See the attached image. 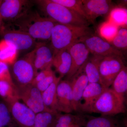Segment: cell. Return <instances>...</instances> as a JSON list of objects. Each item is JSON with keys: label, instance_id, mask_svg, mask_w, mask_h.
I'll list each match as a JSON object with an SVG mask.
<instances>
[{"label": "cell", "instance_id": "obj_31", "mask_svg": "<svg viewBox=\"0 0 127 127\" xmlns=\"http://www.w3.org/2000/svg\"><path fill=\"white\" fill-rule=\"evenodd\" d=\"M0 120L4 127L17 126L13 120L7 104L0 101Z\"/></svg>", "mask_w": 127, "mask_h": 127}, {"label": "cell", "instance_id": "obj_3", "mask_svg": "<svg viewBox=\"0 0 127 127\" xmlns=\"http://www.w3.org/2000/svg\"><path fill=\"white\" fill-rule=\"evenodd\" d=\"M41 9L49 18L63 25L88 27L89 22L77 13L52 0H36Z\"/></svg>", "mask_w": 127, "mask_h": 127}, {"label": "cell", "instance_id": "obj_23", "mask_svg": "<svg viewBox=\"0 0 127 127\" xmlns=\"http://www.w3.org/2000/svg\"><path fill=\"white\" fill-rule=\"evenodd\" d=\"M84 127H121L120 123L112 116L98 117L88 116Z\"/></svg>", "mask_w": 127, "mask_h": 127}, {"label": "cell", "instance_id": "obj_36", "mask_svg": "<svg viewBox=\"0 0 127 127\" xmlns=\"http://www.w3.org/2000/svg\"><path fill=\"white\" fill-rule=\"evenodd\" d=\"M0 127H4L0 120Z\"/></svg>", "mask_w": 127, "mask_h": 127}, {"label": "cell", "instance_id": "obj_38", "mask_svg": "<svg viewBox=\"0 0 127 127\" xmlns=\"http://www.w3.org/2000/svg\"><path fill=\"white\" fill-rule=\"evenodd\" d=\"M1 19H0V21H1Z\"/></svg>", "mask_w": 127, "mask_h": 127}, {"label": "cell", "instance_id": "obj_28", "mask_svg": "<svg viewBox=\"0 0 127 127\" xmlns=\"http://www.w3.org/2000/svg\"><path fill=\"white\" fill-rule=\"evenodd\" d=\"M109 21L117 26L127 25V10L119 7L111 11Z\"/></svg>", "mask_w": 127, "mask_h": 127}, {"label": "cell", "instance_id": "obj_35", "mask_svg": "<svg viewBox=\"0 0 127 127\" xmlns=\"http://www.w3.org/2000/svg\"><path fill=\"white\" fill-rule=\"evenodd\" d=\"M55 127H84L83 126L80 125H65L64 124H60L56 123Z\"/></svg>", "mask_w": 127, "mask_h": 127}, {"label": "cell", "instance_id": "obj_25", "mask_svg": "<svg viewBox=\"0 0 127 127\" xmlns=\"http://www.w3.org/2000/svg\"><path fill=\"white\" fill-rule=\"evenodd\" d=\"M0 96L5 103L19 100L15 85L5 81H0Z\"/></svg>", "mask_w": 127, "mask_h": 127}, {"label": "cell", "instance_id": "obj_21", "mask_svg": "<svg viewBox=\"0 0 127 127\" xmlns=\"http://www.w3.org/2000/svg\"><path fill=\"white\" fill-rule=\"evenodd\" d=\"M18 50L15 46L2 39L0 41V60L7 65H11L16 61Z\"/></svg>", "mask_w": 127, "mask_h": 127}, {"label": "cell", "instance_id": "obj_7", "mask_svg": "<svg viewBox=\"0 0 127 127\" xmlns=\"http://www.w3.org/2000/svg\"><path fill=\"white\" fill-rule=\"evenodd\" d=\"M124 66L122 57L110 56L103 57L99 67L100 83L105 88H109Z\"/></svg>", "mask_w": 127, "mask_h": 127}, {"label": "cell", "instance_id": "obj_32", "mask_svg": "<svg viewBox=\"0 0 127 127\" xmlns=\"http://www.w3.org/2000/svg\"><path fill=\"white\" fill-rule=\"evenodd\" d=\"M0 81H5L15 85L8 65L0 60Z\"/></svg>", "mask_w": 127, "mask_h": 127}, {"label": "cell", "instance_id": "obj_2", "mask_svg": "<svg viewBox=\"0 0 127 127\" xmlns=\"http://www.w3.org/2000/svg\"><path fill=\"white\" fill-rule=\"evenodd\" d=\"M90 34V30L88 27L76 26L58 23L52 32L51 46L55 55L60 51L67 50L82 37Z\"/></svg>", "mask_w": 127, "mask_h": 127}, {"label": "cell", "instance_id": "obj_14", "mask_svg": "<svg viewBox=\"0 0 127 127\" xmlns=\"http://www.w3.org/2000/svg\"><path fill=\"white\" fill-rule=\"evenodd\" d=\"M57 111L59 113H71L73 111L72 91L68 80H61L57 88Z\"/></svg>", "mask_w": 127, "mask_h": 127}, {"label": "cell", "instance_id": "obj_1", "mask_svg": "<svg viewBox=\"0 0 127 127\" xmlns=\"http://www.w3.org/2000/svg\"><path fill=\"white\" fill-rule=\"evenodd\" d=\"M57 23L51 18L42 17L37 12L30 10L9 24L26 32L36 40H50L53 29Z\"/></svg>", "mask_w": 127, "mask_h": 127}, {"label": "cell", "instance_id": "obj_17", "mask_svg": "<svg viewBox=\"0 0 127 127\" xmlns=\"http://www.w3.org/2000/svg\"><path fill=\"white\" fill-rule=\"evenodd\" d=\"M83 67L84 65L68 80L70 83L72 91L73 110L76 112H78L79 101L89 83L88 79L84 72Z\"/></svg>", "mask_w": 127, "mask_h": 127}, {"label": "cell", "instance_id": "obj_6", "mask_svg": "<svg viewBox=\"0 0 127 127\" xmlns=\"http://www.w3.org/2000/svg\"><path fill=\"white\" fill-rule=\"evenodd\" d=\"M7 24L1 29L3 39L15 46L18 51L34 50L38 43L35 39L13 25Z\"/></svg>", "mask_w": 127, "mask_h": 127}, {"label": "cell", "instance_id": "obj_11", "mask_svg": "<svg viewBox=\"0 0 127 127\" xmlns=\"http://www.w3.org/2000/svg\"><path fill=\"white\" fill-rule=\"evenodd\" d=\"M13 120L18 127H34L36 114L17 100L7 104Z\"/></svg>", "mask_w": 127, "mask_h": 127}, {"label": "cell", "instance_id": "obj_9", "mask_svg": "<svg viewBox=\"0 0 127 127\" xmlns=\"http://www.w3.org/2000/svg\"><path fill=\"white\" fill-rule=\"evenodd\" d=\"M19 100L35 114L45 111H50L46 108L43 103L42 93L35 86L32 84L25 86H16Z\"/></svg>", "mask_w": 127, "mask_h": 127}, {"label": "cell", "instance_id": "obj_15", "mask_svg": "<svg viewBox=\"0 0 127 127\" xmlns=\"http://www.w3.org/2000/svg\"><path fill=\"white\" fill-rule=\"evenodd\" d=\"M106 89L99 83H89L79 101L78 112L90 113L93 105Z\"/></svg>", "mask_w": 127, "mask_h": 127}, {"label": "cell", "instance_id": "obj_20", "mask_svg": "<svg viewBox=\"0 0 127 127\" xmlns=\"http://www.w3.org/2000/svg\"><path fill=\"white\" fill-rule=\"evenodd\" d=\"M62 78L61 77H57L49 87L42 93L43 103L46 108L55 112L59 113L57 111V88Z\"/></svg>", "mask_w": 127, "mask_h": 127}, {"label": "cell", "instance_id": "obj_18", "mask_svg": "<svg viewBox=\"0 0 127 127\" xmlns=\"http://www.w3.org/2000/svg\"><path fill=\"white\" fill-rule=\"evenodd\" d=\"M71 65V58L68 50L60 51L55 54L52 66L62 78L69 72Z\"/></svg>", "mask_w": 127, "mask_h": 127}, {"label": "cell", "instance_id": "obj_24", "mask_svg": "<svg viewBox=\"0 0 127 127\" xmlns=\"http://www.w3.org/2000/svg\"><path fill=\"white\" fill-rule=\"evenodd\" d=\"M59 113L47 110L36 114L34 127H55Z\"/></svg>", "mask_w": 127, "mask_h": 127}, {"label": "cell", "instance_id": "obj_30", "mask_svg": "<svg viewBox=\"0 0 127 127\" xmlns=\"http://www.w3.org/2000/svg\"><path fill=\"white\" fill-rule=\"evenodd\" d=\"M118 26L108 21L103 23L100 28V34L107 41L111 42L118 31Z\"/></svg>", "mask_w": 127, "mask_h": 127}, {"label": "cell", "instance_id": "obj_33", "mask_svg": "<svg viewBox=\"0 0 127 127\" xmlns=\"http://www.w3.org/2000/svg\"><path fill=\"white\" fill-rule=\"evenodd\" d=\"M57 77L54 72L34 86H35L41 92H43L49 87Z\"/></svg>", "mask_w": 127, "mask_h": 127}, {"label": "cell", "instance_id": "obj_34", "mask_svg": "<svg viewBox=\"0 0 127 127\" xmlns=\"http://www.w3.org/2000/svg\"><path fill=\"white\" fill-rule=\"evenodd\" d=\"M54 72L52 70V68H48L46 70L39 72L36 76L34 77L31 84L35 85L38 82L43 80L48 76L53 73Z\"/></svg>", "mask_w": 127, "mask_h": 127}, {"label": "cell", "instance_id": "obj_12", "mask_svg": "<svg viewBox=\"0 0 127 127\" xmlns=\"http://www.w3.org/2000/svg\"><path fill=\"white\" fill-rule=\"evenodd\" d=\"M67 50L71 58L70 68L66 76V80H69L86 63L90 53L85 44L81 42L73 44Z\"/></svg>", "mask_w": 127, "mask_h": 127}, {"label": "cell", "instance_id": "obj_19", "mask_svg": "<svg viewBox=\"0 0 127 127\" xmlns=\"http://www.w3.org/2000/svg\"><path fill=\"white\" fill-rule=\"evenodd\" d=\"M104 57L93 55L89 58L84 65L83 69L88 79L89 83H100L99 67L101 61Z\"/></svg>", "mask_w": 127, "mask_h": 127}, {"label": "cell", "instance_id": "obj_29", "mask_svg": "<svg viewBox=\"0 0 127 127\" xmlns=\"http://www.w3.org/2000/svg\"><path fill=\"white\" fill-rule=\"evenodd\" d=\"M111 44L119 51L127 50V30L122 28L118 31L116 35L111 42Z\"/></svg>", "mask_w": 127, "mask_h": 127}, {"label": "cell", "instance_id": "obj_27", "mask_svg": "<svg viewBox=\"0 0 127 127\" xmlns=\"http://www.w3.org/2000/svg\"><path fill=\"white\" fill-rule=\"evenodd\" d=\"M57 3L60 4L70 9L77 13L84 19L88 20V17L85 12L82 0H52Z\"/></svg>", "mask_w": 127, "mask_h": 127}, {"label": "cell", "instance_id": "obj_37", "mask_svg": "<svg viewBox=\"0 0 127 127\" xmlns=\"http://www.w3.org/2000/svg\"><path fill=\"white\" fill-rule=\"evenodd\" d=\"M18 127V126H16V127Z\"/></svg>", "mask_w": 127, "mask_h": 127}, {"label": "cell", "instance_id": "obj_13", "mask_svg": "<svg viewBox=\"0 0 127 127\" xmlns=\"http://www.w3.org/2000/svg\"><path fill=\"white\" fill-rule=\"evenodd\" d=\"M34 64L37 72L52 68L55 53L51 44L38 42L34 49Z\"/></svg>", "mask_w": 127, "mask_h": 127}, {"label": "cell", "instance_id": "obj_5", "mask_svg": "<svg viewBox=\"0 0 127 127\" xmlns=\"http://www.w3.org/2000/svg\"><path fill=\"white\" fill-rule=\"evenodd\" d=\"M34 50L22 58L16 60L11 65L10 72L15 86H25L31 84L37 72L34 64Z\"/></svg>", "mask_w": 127, "mask_h": 127}, {"label": "cell", "instance_id": "obj_16", "mask_svg": "<svg viewBox=\"0 0 127 127\" xmlns=\"http://www.w3.org/2000/svg\"><path fill=\"white\" fill-rule=\"evenodd\" d=\"M89 22H93L97 17L108 13L113 4L109 0H82Z\"/></svg>", "mask_w": 127, "mask_h": 127}, {"label": "cell", "instance_id": "obj_10", "mask_svg": "<svg viewBox=\"0 0 127 127\" xmlns=\"http://www.w3.org/2000/svg\"><path fill=\"white\" fill-rule=\"evenodd\" d=\"M78 42L84 43L93 55L102 57L118 56L123 57L122 52L100 37L90 34L82 37Z\"/></svg>", "mask_w": 127, "mask_h": 127}, {"label": "cell", "instance_id": "obj_8", "mask_svg": "<svg viewBox=\"0 0 127 127\" xmlns=\"http://www.w3.org/2000/svg\"><path fill=\"white\" fill-rule=\"evenodd\" d=\"M32 6L30 1L26 0H0V18L11 23L30 10Z\"/></svg>", "mask_w": 127, "mask_h": 127}, {"label": "cell", "instance_id": "obj_22", "mask_svg": "<svg viewBox=\"0 0 127 127\" xmlns=\"http://www.w3.org/2000/svg\"><path fill=\"white\" fill-rule=\"evenodd\" d=\"M111 89L125 102L127 91V68L124 66L114 80Z\"/></svg>", "mask_w": 127, "mask_h": 127}, {"label": "cell", "instance_id": "obj_26", "mask_svg": "<svg viewBox=\"0 0 127 127\" xmlns=\"http://www.w3.org/2000/svg\"><path fill=\"white\" fill-rule=\"evenodd\" d=\"M88 116L82 114L73 115L71 113L62 114L59 113L56 123L60 124L69 125H80L84 127Z\"/></svg>", "mask_w": 127, "mask_h": 127}, {"label": "cell", "instance_id": "obj_4", "mask_svg": "<svg viewBox=\"0 0 127 127\" xmlns=\"http://www.w3.org/2000/svg\"><path fill=\"white\" fill-rule=\"evenodd\" d=\"M125 102L111 88H106L92 108L90 113L112 116L126 112Z\"/></svg>", "mask_w": 127, "mask_h": 127}]
</instances>
